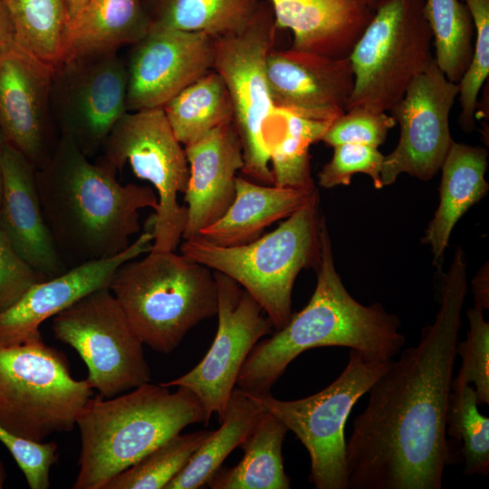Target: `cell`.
Segmentation results:
<instances>
[{
    "instance_id": "cell-1",
    "label": "cell",
    "mask_w": 489,
    "mask_h": 489,
    "mask_svg": "<svg viewBox=\"0 0 489 489\" xmlns=\"http://www.w3.org/2000/svg\"><path fill=\"white\" fill-rule=\"evenodd\" d=\"M466 266L458 246L444 274L434 321L369 389L366 408L354 418L346 441L348 489H441L446 467L455 463L446 417Z\"/></svg>"
},
{
    "instance_id": "cell-2",
    "label": "cell",
    "mask_w": 489,
    "mask_h": 489,
    "mask_svg": "<svg viewBox=\"0 0 489 489\" xmlns=\"http://www.w3.org/2000/svg\"><path fill=\"white\" fill-rule=\"evenodd\" d=\"M116 173L99 161L91 163L65 136L47 164L36 169L43 215L67 269L121 253L140 230L139 211L157 210L151 187L123 186Z\"/></svg>"
},
{
    "instance_id": "cell-3",
    "label": "cell",
    "mask_w": 489,
    "mask_h": 489,
    "mask_svg": "<svg viewBox=\"0 0 489 489\" xmlns=\"http://www.w3.org/2000/svg\"><path fill=\"white\" fill-rule=\"evenodd\" d=\"M317 283L307 305L292 314L270 338L259 340L246 358L236 388L248 393L270 392L287 366L305 350L321 347L355 350L369 360L398 355L406 338L395 314L375 302L363 305L346 290L333 258L325 218L320 224Z\"/></svg>"
},
{
    "instance_id": "cell-4",
    "label": "cell",
    "mask_w": 489,
    "mask_h": 489,
    "mask_svg": "<svg viewBox=\"0 0 489 489\" xmlns=\"http://www.w3.org/2000/svg\"><path fill=\"white\" fill-rule=\"evenodd\" d=\"M209 422L197 396L145 383L116 398L91 397L76 426L81 435L79 473L73 489H104L118 474L187 426Z\"/></svg>"
},
{
    "instance_id": "cell-5",
    "label": "cell",
    "mask_w": 489,
    "mask_h": 489,
    "mask_svg": "<svg viewBox=\"0 0 489 489\" xmlns=\"http://www.w3.org/2000/svg\"><path fill=\"white\" fill-rule=\"evenodd\" d=\"M143 344L168 354L199 322L217 313L211 269L175 251L122 264L109 285Z\"/></svg>"
},
{
    "instance_id": "cell-6",
    "label": "cell",
    "mask_w": 489,
    "mask_h": 489,
    "mask_svg": "<svg viewBox=\"0 0 489 489\" xmlns=\"http://www.w3.org/2000/svg\"><path fill=\"white\" fill-rule=\"evenodd\" d=\"M321 218L317 191L275 230L249 244L219 246L196 236L184 240L180 254L235 281L279 330L292 314L297 275L319 264Z\"/></svg>"
},
{
    "instance_id": "cell-7",
    "label": "cell",
    "mask_w": 489,
    "mask_h": 489,
    "mask_svg": "<svg viewBox=\"0 0 489 489\" xmlns=\"http://www.w3.org/2000/svg\"><path fill=\"white\" fill-rule=\"evenodd\" d=\"M92 388L76 380L65 356L41 332L0 346V426L35 442L72 430Z\"/></svg>"
},
{
    "instance_id": "cell-8",
    "label": "cell",
    "mask_w": 489,
    "mask_h": 489,
    "mask_svg": "<svg viewBox=\"0 0 489 489\" xmlns=\"http://www.w3.org/2000/svg\"><path fill=\"white\" fill-rule=\"evenodd\" d=\"M425 0H388L379 6L349 58L354 86L347 110L390 111L428 66L432 33Z\"/></svg>"
},
{
    "instance_id": "cell-9",
    "label": "cell",
    "mask_w": 489,
    "mask_h": 489,
    "mask_svg": "<svg viewBox=\"0 0 489 489\" xmlns=\"http://www.w3.org/2000/svg\"><path fill=\"white\" fill-rule=\"evenodd\" d=\"M392 360H369L350 349L341 374L312 396L281 400L270 392L245 393L277 417L305 446L311 459L310 481L315 488L348 489L346 422L356 402L368 393Z\"/></svg>"
},
{
    "instance_id": "cell-10",
    "label": "cell",
    "mask_w": 489,
    "mask_h": 489,
    "mask_svg": "<svg viewBox=\"0 0 489 489\" xmlns=\"http://www.w3.org/2000/svg\"><path fill=\"white\" fill-rule=\"evenodd\" d=\"M97 160L114 171L126 163L139 178L156 188L158 206L152 230L154 251H176L187 223L185 193L189 167L185 149L175 137L163 108L126 111L106 138Z\"/></svg>"
},
{
    "instance_id": "cell-11",
    "label": "cell",
    "mask_w": 489,
    "mask_h": 489,
    "mask_svg": "<svg viewBox=\"0 0 489 489\" xmlns=\"http://www.w3.org/2000/svg\"><path fill=\"white\" fill-rule=\"evenodd\" d=\"M276 29L271 5L262 1L244 28L214 38L213 70L224 80L232 102L233 123L243 149L241 171L267 186L273 185V180L264 131L274 105L266 63Z\"/></svg>"
},
{
    "instance_id": "cell-12",
    "label": "cell",
    "mask_w": 489,
    "mask_h": 489,
    "mask_svg": "<svg viewBox=\"0 0 489 489\" xmlns=\"http://www.w3.org/2000/svg\"><path fill=\"white\" fill-rule=\"evenodd\" d=\"M56 340L72 347L87 366L86 379L105 398L151 379L143 342L109 288L94 291L53 317Z\"/></svg>"
},
{
    "instance_id": "cell-13",
    "label": "cell",
    "mask_w": 489,
    "mask_h": 489,
    "mask_svg": "<svg viewBox=\"0 0 489 489\" xmlns=\"http://www.w3.org/2000/svg\"><path fill=\"white\" fill-rule=\"evenodd\" d=\"M125 62L117 51L61 61L53 71L51 104L59 136L70 138L89 158L127 111Z\"/></svg>"
},
{
    "instance_id": "cell-14",
    "label": "cell",
    "mask_w": 489,
    "mask_h": 489,
    "mask_svg": "<svg viewBox=\"0 0 489 489\" xmlns=\"http://www.w3.org/2000/svg\"><path fill=\"white\" fill-rule=\"evenodd\" d=\"M218 327L203 360L165 387H185L201 402L207 417L220 422L249 353L273 324L259 303L235 281L216 272Z\"/></svg>"
},
{
    "instance_id": "cell-15",
    "label": "cell",
    "mask_w": 489,
    "mask_h": 489,
    "mask_svg": "<svg viewBox=\"0 0 489 489\" xmlns=\"http://www.w3.org/2000/svg\"><path fill=\"white\" fill-rule=\"evenodd\" d=\"M458 93V83L446 77L434 58L411 82L390 110L399 123L400 136L394 150L384 156L382 187L393 184L402 173L424 181L437 174L454 141L449 116Z\"/></svg>"
},
{
    "instance_id": "cell-16",
    "label": "cell",
    "mask_w": 489,
    "mask_h": 489,
    "mask_svg": "<svg viewBox=\"0 0 489 489\" xmlns=\"http://www.w3.org/2000/svg\"><path fill=\"white\" fill-rule=\"evenodd\" d=\"M53 67L15 42L0 50V132L3 141L37 170L60 138L51 104Z\"/></svg>"
},
{
    "instance_id": "cell-17",
    "label": "cell",
    "mask_w": 489,
    "mask_h": 489,
    "mask_svg": "<svg viewBox=\"0 0 489 489\" xmlns=\"http://www.w3.org/2000/svg\"><path fill=\"white\" fill-rule=\"evenodd\" d=\"M214 37L202 32L149 29L132 45L128 62V111L163 107L213 70Z\"/></svg>"
},
{
    "instance_id": "cell-18",
    "label": "cell",
    "mask_w": 489,
    "mask_h": 489,
    "mask_svg": "<svg viewBox=\"0 0 489 489\" xmlns=\"http://www.w3.org/2000/svg\"><path fill=\"white\" fill-rule=\"evenodd\" d=\"M266 73L275 108L318 121L332 122L344 114L354 86L349 57L291 47L269 53Z\"/></svg>"
},
{
    "instance_id": "cell-19",
    "label": "cell",
    "mask_w": 489,
    "mask_h": 489,
    "mask_svg": "<svg viewBox=\"0 0 489 489\" xmlns=\"http://www.w3.org/2000/svg\"><path fill=\"white\" fill-rule=\"evenodd\" d=\"M153 232L142 233L121 253L68 269L36 283L9 309L0 313V346L22 342L40 331L39 326L85 295L109 288L116 270L125 262L150 252Z\"/></svg>"
},
{
    "instance_id": "cell-20",
    "label": "cell",
    "mask_w": 489,
    "mask_h": 489,
    "mask_svg": "<svg viewBox=\"0 0 489 489\" xmlns=\"http://www.w3.org/2000/svg\"><path fill=\"white\" fill-rule=\"evenodd\" d=\"M189 179L185 194L187 223L182 238L190 239L216 222L235 196L243 149L233 122L221 125L185 146Z\"/></svg>"
},
{
    "instance_id": "cell-21",
    "label": "cell",
    "mask_w": 489,
    "mask_h": 489,
    "mask_svg": "<svg viewBox=\"0 0 489 489\" xmlns=\"http://www.w3.org/2000/svg\"><path fill=\"white\" fill-rule=\"evenodd\" d=\"M4 188L0 225L18 255L44 279L68 269L45 223L36 186V168L16 149L3 142Z\"/></svg>"
},
{
    "instance_id": "cell-22",
    "label": "cell",
    "mask_w": 489,
    "mask_h": 489,
    "mask_svg": "<svg viewBox=\"0 0 489 489\" xmlns=\"http://www.w3.org/2000/svg\"><path fill=\"white\" fill-rule=\"evenodd\" d=\"M277 29L293 35L291 48L349 57L372 20L369 0H267Z\"/></svg>"
},
{
    "instance_id": "cell-23",
    "label": "cell",
    "mask_w": 489,
    "mask_h": 489,
    "mask_svg": "<svg viewBox=\"0 0 489 489\" xmlns=\"http://www.w3.org/2000/svg\"><path fill=\"white\" fill-rule=\"evenodd\" d=\"M317 192L280 187L236 177L235 196L225 213L197 236L219 245L237 246L259 238L273 223L286 218Z\"/></svg>"
},
{
    "instance_id": "cell-24",
    "label": "cell",
    "mask_w": 489,
    "mask_h": 489,
    "mask_svg": "<svg viewBox=\"0 0 489 489\" xmlns=\"http://www.w3.org/2000/svg\"><path fill=\"white\" fill-rule=\"evenodd\" d=\"M486 168L487 151L484 148L452 142L440 168L439 205L421 240L430 245L437 267L444 261L455 224L473 205L486 196L489 189L484 177Z\"/></svg>"
},
{
    "instance_id": "cell-25",
    "label": "cell",
    "mask_w": 489,
    "mask_h": 489,
    "mask_svg": "<svg viewBox=\"0 0 489 489\" xmlns=\"http://www.w3.org/2000/svg\"><path fill=\"white\" fill-rule=\"evenodd\" d=\"M149 29L142 0H89L68 23L61 61L133 45Z\"/></svg>"
},
{
    "instance_id": "cell-26",
    "label": "cell",
    "mask_w": 489,
    "mask_h": 489,
    "mask_svg": "<svg viewBox=\"0 0 489 489\" xmlns=\"http://www.w3.org/2000/svg\"><path fill=\"white\" fill-rule=\"evenodd\" d=\"M274 415L264 411L239 446L244 455L232 467H219L208 478L212 489H289L282 448L288 432Z\"/></svg>"
},
{
    "instance_id": "cell-27",
    "label": "cell",
    "mask_w": 489,
    "mask_h": 489,
    "mask_svg": "<svg viewBox=\"0 0 489 489\" xmlns=\"http://www.w3.org/2000/svg\"><path fill=\"white\" fill-rule=\"evenodd\" d=\"M331 123L302 118L274 107L264 131L273 186L316 190L311 175L309 148L321 140Z\"/></svg>"
},
{
    "instance_id": "cell-28",
    "label": "cell",
    "mask_w": 489,
    "mask_h": 489,
    "mask_svg": "<svg viewBox=\"0 0 489 489\" xmlns=\"http://www.w3.org/2000/svg\"><path fill=\"white\" fill-rule=\"evenodd\" d=\"M264 411L248 394L235 388L219 428L211 431L165 489H197L206 484L227 455L245 439Z\"/></svg>"
},
{
    "instance_id": "cell-29",
    "label": "cell",
    "mask_w": 489,
    "mask_h": 489,
    "mask_svg": "<svg viewBox=\"0 0 489 489\" xmlns=\"http://www.w3.org/2000/svg\"><path fill=\"white\" fill-rule=\"evenodd\" d=\"M150 29L202 32L221 37L244 28L261 0H142Z\"/></svg>"
},
{
    "instance_id": "cell-30",
    "label": "cell",
    "mask_w": 489,
    "mask_h": 489,
    "mask_svg": "<svg viewBox=\"0 0 489 489\" xmlns=\"http://www.w3.org/2000/svg\"><path fill=\"white\" fill-rule=\"evenodd\" d=\"M162 108L175 137L184 146L234 119L226 86L215 70L187 86Z\"/></svg>"
},
{
    "instance_id": "cell-31",
    "label": "cell",
    "mask_w": 489,
    "mask_h": 489,
    "mask_svg": "<svg viewBox=\"0 0 489 489\" xmlns=\"http://www.w3.org/2000/svg\"><path fill=\"white\" fill-rule=\"evenodd\" d=\"M12 19L14 42L44 62L62 60L69 23L62 0H4Z\"/></svg>"
},
{
    "instance_id": "cell-32",
    "label": "cell",
    "mask_w": 489,
    "mask_h": 489,
    "mask_svg": "<svg viewBox=\"0 0 489 489\" xmlns=\"http://www.w3.org/2000/svg\"><path fill=\"white\" fill-rule=\"evenodd\" d=\"M424 12L432 33L435 62L450 82L458 83L473 55L471 14L459 0H427Z\"/></svg>"
},
{
    "instance_id": "cell-33",
    "label": "cell",
    "mask_w": 489,
    "mask_h": 489,
    "mask_svg": "<svg viewBox=\"0 0 489 489\" xmlns=\"http://www.w3.org/2000/svg\"><path fill=\"white\" fill-rule=\"evenodd\" d=\"M212 430L171 436L114 476L104 489H165Z\"/></svg>"
},
{
    "instance_id": "cell-34",
    "label": "cell",
    "mask_w": 489,
    "mask_h": 489,
    "mask_svg": "<svg viewBox=\"0 0 489 489\" xmlns=\"http://www.w3.org/2000/svg\"><path fill=\"white\" fill-rule=\"evenodd\" d=\"M446 436L458 446L465 459L464 474L489 473V418L480 414L474 386L451 391L446 417Z\"/></svg>"
},
{
    "instance_id": "cell-35",
    "label": "cell",
    "mask_w": 489,
    "mask_h": 489,
    "mask_svg": "<svg viewBox=\"0 0 489 489\" xmlns=\"http://www.w3.org/2000/svg\"><path fill=\"white\" fill-rule=\"evenodd\" d=\"M475 27L471 62L458 82L461 113L459 123L465 131L475 127L480 90L489 74V0H464Z\"/></svg>"
},
{
    "instance_id": "cell-36",
    "label": "cell",
    "mask_w": 489,
    "mask_h": 489,
    "mask_svg": "<svg viewBox=\"0 0 489 489\" xmlns=\"http://www.w3.org/2000/svg\"><path fill=\"white\" fill-rule=\"evenodd\" d=\"M469 330L466 339L458 341L456 355L461 358V366L452 379V391L474 384L478 405L489 404V323L478 307L466 312Z\"/></svg>"
},
{
    "instance_id": "cell-37",
    "label": "cell",
    "mask_w": 489,
    "mask_h": 489,
    "mask_svg": "<svg viewBox=\"0 0 489 489\" xmlns=\"http://www.w3.org/2000/svg\"><path fill=\"white\" fill-rule=\"evenodd\" d=\"M333 155L318 174V184L324 188L349 186L352 175L369 176L376 188H381L380 172L384 155L378 148L356 143L333 147Z\"/></svg>"
},
{
    "instance_id": "cell-38",
    "label": "cell",
    "mask_w": 489,
    "mask_h": 489,
    "mask_svg": "<svg viewBox=\"0 0 489 489\" xmlns=\"http://www.w3.org/2000/svg\"><path fill=\"white\" fill-rule=\"evenodd\" d=\"M396 123L393 116L387 112L350 109L331 123L321 141L332 148L345 143L379 148Z\"/></svg>"
},
{
    "instance_id": "cell-39",
    "label": "cell",
    "mask_w": 489,
    "mask_h": 489,
    "mask_svg": "<svg viewBox=\"0 0 489 489\" xmlns=\"http://www.w3.org/2000/svg\"><path fill=\"white\" fill-rule=\"evenodd\" d=\"M0 441L15 460L31 489L49 488L50 469L58 456L55 443L25 439L1 426Z\"/></svg>"
},
{
    "instance_id": "cell-40",
    "label": "cell",
    "mask_w": 489,
    "mask_h": 489,
    "mask_svg": "<svg viewBox=\"0 0 489 489\" xmlns=\"http://www.w3.org/2000/svg\"><path fill=\"white\" fill-rule=\"evenodd\" d=\"M44 280L18 255L0 225V313L13 306L30 287Z\"/></svg>"
},
{
    "instance_id": "cell-41",
    "label": "cell",
    "mask_w": 489,
    "mask_h": 489,
    "mask_svg": "<svg viewBox=\"0 0 489 489\" xmlns=\"http://www.w3.org/2000/svg\"><path fill=\"white\" fill-rule=\"evenodd\" d=\"M475 307L482 310L489 307V289H488V268H482L472 283Z\"/></svg>"
},
{
    "instance_id": "cell-42",
    "label": "cell",
    "mask_w": 489,
    "mask_h": 489,
    "mask_svg": "<svg viewBox=\"0 0 489 489\" xmlns=\"http://www.w3.org/2000/svg\"><path fill=\"white\" fill-rule=\"evenodd\" d=\"M14 42V30L4 0H0V50Z\"/></svg>"
},
{
    "instance_id": "cell-43",
    "label": "cell",
    "mask_w": 489,
    "mask_h": 489,
    "mask_svg": "<svg viewBox=\"0 0 489 489\" xmlns=\"http://www.w3.org/2000/svg\"><path fill=\"white\" fill-rule=\"evenodd\" d=\"M67 10L69 21L72 19L89 0H62Z\"/></svg>"
},
{
    "instance_id": "cell-44",
    "label": "cell",
    "mask_w": 489,
    "mask_h": 489,
    "mask_svg": "<svg viewBox=\"0 0 489 489\" xmlns=\"http://www.w3.org/2000/svg\"><path fill=\"white\" fill-rule=\"evenodd\" d=\"M6 477H7V475L5 468V465L0 459V489L4 487Z\"/></svg>"
},
{
    "instance_id": "cell-45",
    "label": "cell",
    "mask_w": 489,
    "mask_h": 489,
    "mask_svg": "<svg viewBox=\"0 0 489 489\" xmlns=\"http://www.w3.org/2000/svg\"><path fill=\"white\" fill-rule=\"evenodd\" d=\"M3 188H4V176H3V166H2V150L0 146V206H1V200L3 196Z\"/></svg>"
},
{
    "instance_id": "cell-46",
    "label": "cell",
    "mask_w": 489,
    "mask_h": 489,
    "mask_svg": "<svg viewBox=\"0 0 489 489\" xmlns=\"http://www.w3.org/2000/svg\"><path fill=\"white\" fill-rule=\"evenodd\" d=\"M388 0H369V5L373 11H376L379 6L384 5Z\"/></svg>"
},
{
    "instance_id": "cell-47",
    "label": "cell",
    "mask_w": 489,
    "mask_h": 489,
    "mask_svg": "<svg viewBox=\"0 0 489 489\" xmlns=\"http://www.w3.org/2000/svg\"><path fill=\"white\" fill-rule=\"evenodd\" d=\"M3 142H4L3 138H2V135H1V132H0V146L2 145Z\"/></svg>"
}]
</instances>
